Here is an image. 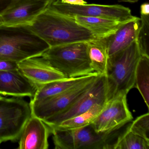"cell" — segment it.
<instances>
[{
  "label": "cell",
  "mask_w": 149,
  "mask_h": 149,
  "mask_svg": "<svg viewBox=\"0 0 149 149\" xmlns=\"http://www.w3.org/2000/svg\"><path fill=\"white\" fill-rule=\"evenodd\" d=\"M29 26L50 47L96 39L88 30L72 18L47 7Z\"/></svg>",
  "instance_id": "1"
},
{
  "label": "cell",
  "mask_w": 149,
  "mask_h": 149,
  "mask_svg": "<svg viewBox=\"0 0 149 149\" xmlns=\"http://www.w3.org/2000/svg\"><path fill=\"white\" fill-rule=\"evenodd\" d=\"M131 122L104 132H97L91 123L76 129L50 128L56 149H115Z\"/></svg>",
  "instance_id": "2"
},
{
  "label": "cell",
  "mask_w": 149,
  "mask_h": 149,
  "mask_svg": "<svg viewBox=\"0 0 149 149\" xmlns=\"http://www.w3.org/2000/svg\"><path fill=\"white\" fill-rule=\"evenodd\" d=\"M49 47L29 25H0V59L19 63L41 56Z\"/></svg>",
  "instance_id": "3"
},
{
  "label": "cell",
  "mask_w": 149,
  "mask_h": 149,
  "mask_svg": "<svg viewBox=\"0 0 149 149\" xmlns=\"http://www.w3.org/2000/svg\"><path fill=\"white\" fill-rule=\"evenodd\" d=\"M141 55L136 40L109 56L106 70V99L127 95L135 87V74Z\"/></svg>",
  "instance_id": "4"
},
{
  "label": "cell",
  "mask_w": 149,
  "mask_h": 149,
  "mask_svg": "<svg viewBox=\"0 0 149 149\" xmlns=\"http://www.w3.org/2000/svg\"><path fill=\"white\" fill-rule=\"evenodd\" d=\"M41 56L65 78L81 77L94 73L87 42L50 47Z\"/></svg>",
  "instance_id": "5"
},
{
  "label": "cell",
  "mask_w": 149,
  "mask_h": 149,
  "mask_svg": "<svg viewBox=\"0 0 149 149\" xmlns=\"http://www.w3.org/2000/svg\"><path fill=\"white\" fill-rule=\"evenodd\" d=\"M31 116L30 104L22 97L0 96V142L18 141Z\"/></svg>",
  "instance_id": "6"
},
{
  "label": "cell",
  "mask_w": 149,
  "mask_h": 149,
  "mask_svg": "<svg viewBox=\"0 0 149 149\" xmlns=\"http://www.w3.org/2000/svg\"><path fill=\"white\" fill-rule=\"evenodd\" d=\"M47 8L70 18L75 16L100 17L126 22L136 17L132 15L130 8L121 5L87 4L77 6L63 3L61 0H54Z\"/></svg>",
  "instance_id": "7"
},
{
  "label": "cell",
  "mask_w": 149,
  "mask_h": 149,
  "mask_svg": "<svg viewBox=\"0 0 149 149\" xmlns=\"http://www.w3.org/2000/svg\"><path fill=\"white\" fill-rule=\"evenodd\" d=\"M99 75L94 72L86 80L71 88L38 103L30 105L32 115L43 121L62 112L86 92Z\"/></svg>",
  "instance_id": "8"
},
{
  "label": "cell",
  "mask_w": 149,
  "mask_h": 149,
  "mask_svg": "<svg viewBox=\"0 0 149 149\" xmlns=\"http://www.w3.org/2000/svg\"><path fill=\"white\" fill-rule=\"evenodd\" d=\"M106 89V77L99 75L89 88L69 107L43 121L50 128L56 127L63 121L85 112L95 104L105 103Z\"/></svg>",
  "instance_id": "9"
},
{
  "label": "cell",
  "mask_w": 149,
  "mask_h": 149,
  "mask_svg": "<svg viewBox=\"0 0 149 149\" xmlns=\"http://www.w3.org/2000/svg\"><path fill=\"white\" fill-rule=\"evenodd\" d=\"M132 119L126 95L120 96L106 102L102 111L91 124L97 132H104L131 122Z\"/></svg>",
  "instance_id": "10"
},
{
  "label": "cell",
  "mask_w": 149,
  "mask_h": 149,
  "mask_svg": "<svg viewBox=\"0 0 149 149\" xmlns=\"http://www.w3.org/2000/svg\"><path fill=\"white\" fill-rule=\"evenodd\" d=\"M18 69L37 87L65 78L41 56L30 57L18 63Z\"/></svg>",
  "instance_id": "11"
},
{
  "label": "cell",
  "mask_w": 149,
  "mask_h": 149,
  "mask_svg": "<svg viewBox=\"0 0 149 149\" xmlns=\"http://www.w3.org/2000/svg\"><path fill=\"white\" fill-rule=\"evenodd\" d=\"M50 127L32 115L24 126L19 139V149H47Z\"/></svg>",
  "instance_id": "12"
},
{
  "label": "cell",
  "mask_w": 149,
  "mask_h": 149,
  "mask_svg": "<svg viewBox=\"0 0 149 149\" xmlns=\"http://www.w3.org/2000/svg\"><path fill=\"white\" fill-rule=\"evenodd\" d=\"M49 4L43 0H30L21 3L1 15L3 24L29 25Z\"/></svg>",
  "instance_id": "13"
},
{
  "label": "cell",
  "mask_w": 149,
  "mask_h": 149,
  "mask_svg": "<svg viewBox=\"0 0 149 149\" xmlns=\"http://www.w3.org/2000/svg\"><path fill=\"white\" fill-rule=\"evenodd\" d=\"M37 87L26 78L19 69L0 71V94L15 97H32Z\"/></svg>",
  "instance_id": "14"
},
{
  "label": "cell",
  "mask_w": 149,
  "mask_h": 149,
  "mask_svg": "<svg viewBox=\"0 0 149 149\" xmlns=\"http://www.w3.org/2000/svg\"><path fill=\"white\" fill-rule=\"evenodd\" d=\"M140 27V18L136 17L122 25L114 33L104 38L109 56L129 47L137 40Z\"/></svg>",
  "instance_id": "15"
},
{
  "label": "cell",
  "mask_w": 149,
  "mask_h": 149,
  "mask_svg": "<svg viewBox=\"0 0 149 149\" xmlns=\"http://www.w3.org/2000/svg\"><path fill=\"white\" fill-rule=\"evenodd\" d=\"M71 18L88 30L95 38L108 37L115 33L123 24L127 22L100 17L75 16Z\"/></svg>",
  "instance_id": "16"
},
{
  "label": "cell",
  "mask_w": 149,
  "mask_h": 149,
  "mask_svg": "<svg viewBox=\"0 0 149 149\" xmlns=\"http://www.w3.org/2000/svg\"><path fill=\"white\" fill-rule=\"evenodd\" d=\"M89 75L76 78H65L38 86L34 95L31 97L30 105L38 103L71 88L86 80Z\"/></svg>",
  "instance_id": "17"
},
{
  "label": "cell",
  "mask_w": 149,
  "mask_h": 149,
  "mask_svg": "<svg viewBox=\"0 0 149 149\" xmlns=\"http://www.w3.org/2000/svg\"><path fill=\"white\" fill-rule=\"evenodd\" d=\"M91 65L94 72L105 75L109 58L107 43L104 38H96L87 42Z\"/></svg>",
  "instance_id": "18"
},
{
  "label": "cell",
  "mask_w": 149,
  "mask_h": 149,
  "mask_svg": "<svg viewBox=\"0 0 149 149\" xmlns=\"http://www.w3.org/2000/svg\"><path fill=\"white\" fill-rule=\"evenodd\" d=\"M135 87L138 90L148 109L149 107V57L141 56L135 74Z\"/></svg>",
  "instance_id": "19"
},
{
  "label": "cell",
  "mask_w": 149,
  "mask_h": 149,
  "mask_svg": "<svg viewBox=\"0 0 149 149\" xmlns=\"http://www.w3.org/2000/svg\"><path fill=\"white\" fill-rule=\"evenodd\" d=\"M105 103L95 104L85 112L64 120L59 125L54 127L64 129H73L88 125L91 123L98 116Z\"/></svg>",
  "instance_id": "20"
},
{
  "label": "cell",
  "mask_w": 149,
  "mask_h": 149,
  "mask_svg": "<svg viewBox=\"0 0 149 149\" xmlns=\"http://www.w3.org/2000/svg\"><path fill=\"white\" fill-rule=\"evenodd\" d=\"M149 141L128 130L120 137L115 149H149Z\"/></svg>",
  "instance_id": "21"
},
{
  "label": "cell",
  "mask_w": 149,
  "mask_h": 149,
  "mask_svg": "<svg viewBox=\"0 0 149 149\" xmlns=\"http://www.w3.org/2000/svg\"><path fill=\"white\" fill-rule=\"evenodd\" d=\"M149 15H142L140 17V27L137 42L141 56L149 57Z\"/></svg>",
  "instance_id": "22"
},
{
  "label": "cell",
  "mask_w": 149,
  "mask_h": 149,
  "mask_svg": "<svg viewBox=\"0 0 149 149\" xmlns=\"http://www.w3.org/2000/svg\"><path fill=\"white\" fill-rule=\"evenodd\" d=\"M129 131L149 141V113L141 115L132 122Z\"/></svg>",
  "instance_id": "23"
},
{
  "label": "cell",
  "mask_w": 149,
  "mask_h": 149,
  "mask_svg": "<svg viewBox=\"0 0 149 149\" xmlns=\"http://www.w3.org/2000/svg\"><path fill=\"white\" fill-rule=\"evenodd\" d=\"M30 0H0V15L21 3ZM50 4L54 0H43Z\"/></svg>",
  "instance_id": "24"
},
{
  "label": "cell",
  "mask_w": 149,
  "mask_h": 149,
  "mask_svg": "<svg viewBox=\"0 0 149 149\" xmlns=\"http://www.w3.org/2000/svg\"><path fill=\"white\" fill-rule=\"evenodd\" d=\"M18 63L9 60L0 59V71L18 69Z\"/></svg>",
  "instance_id": "25"
},
{
  "label": "cell",
  "mask_w": 149,
  "mask_h": 149,
  "mask_svg": "<svg viewBox=\"0 0 149 149\" xmlns=\"http://www.w3.org/2000/svg\"><path fill=\"white\" fill-rule=\"evenodd\" d=\"M61 1L63 3L70 5L82 6L87 4L84 0H61Z\"/></svg>",
  "instance_id": "26"
},
{
  "label": "cell",
  "mask_w": 149,
  "mask_h": 149,
  "mask_svg": "<svg viewBox=\"0 0 149 149\" xmlns=\"http://www.w3.org/2000/svg\"><path fill=\"white\" fill-rule=\"evenodd\" d=\"M140 14L142 15H149V4L145 3L140 6Z\"/></svg>",
  "instance_id": "27"
},
{
  "label": "cell",
  "mask_w": 149,
  "mask_h": 149,
  "mask_svg": "<svg viewBox=\"0 0 149 149\" xmlns=\"http://www.w3.org/2000/svg\"><path fill=\"white\" fill-rule=\"evenodd\" d=\"M119 1L123 2H130V3H135L137 2L139 0H119Z\"/></svg>",
  "instance_id": "28"
},
{
  "label": "cell",
  "mask_w": 149,
  "mask_h": 149,
  "mask_svg": "<svg viewBox=\"0 0 149 149\" xmlns=\"http://www.w3.org/2000/svg\"><path fill=\"white\" fill-rule=\"evenodd\" d=\"M3 24V22H2V19H1V16L0 15V25Z\"/></svg>",
  "instance_id": "29"
},
{
  "label": "cell",
  "mask_w": 149,
  "mask_h": 149,
  "mask_svg": "<svg viewBox=\"0 0 149 149\" xmlns=\"http://www.w3.org/2000/svg\"><path fill=\"white\" fill-rule=\"evenodd\" d=\"M1 142H0V144H1Z\"/></svg>",
  "instance_id": "30"
}]
</instances>
